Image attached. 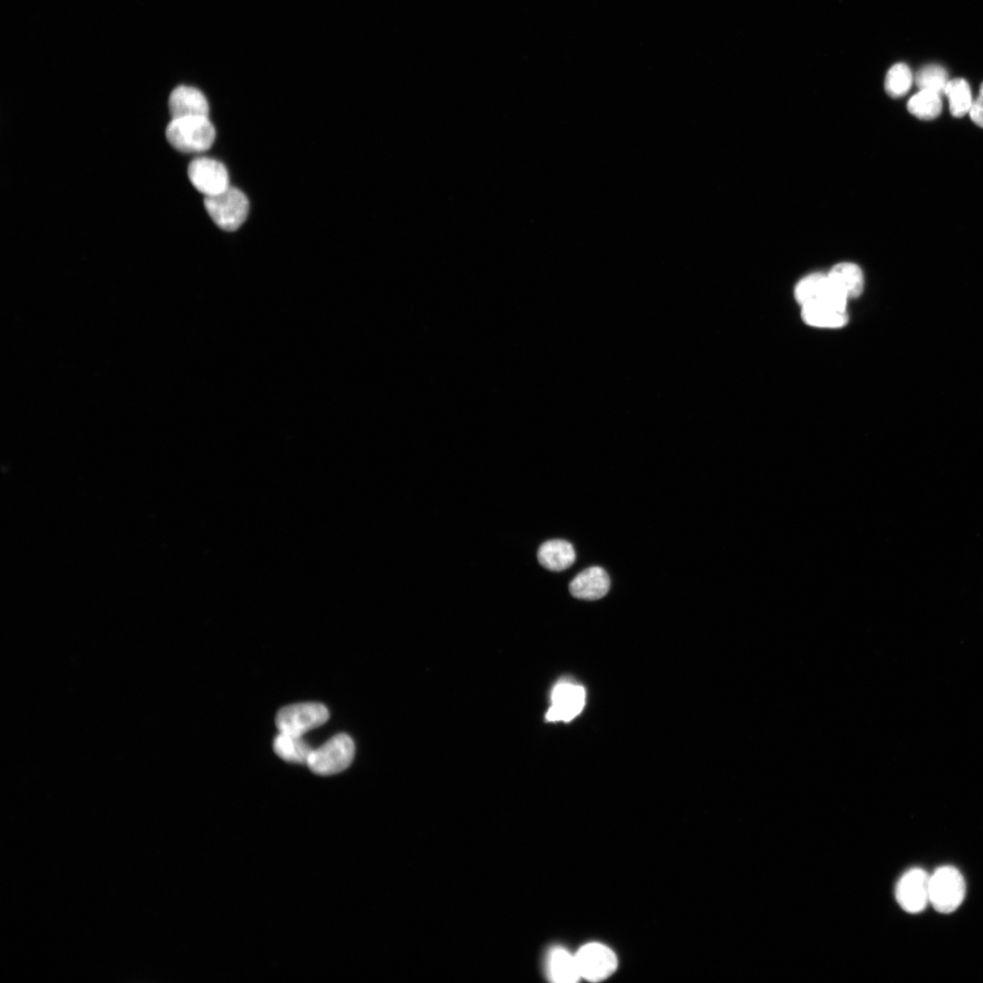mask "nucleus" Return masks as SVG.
I'll return each mask as SVG.
<instances>
[{"mask_svg": "<svg viewBox=\"0 0 983 983\" xmlns=\"http://www.w3.org/2000/svg\"><path fill=\"white\" fill-rule=\"evenodd\" d=\"M204 206L214 223L226 231L237 230L243 224L249 207L246 195L231 186L219 194L205 197Z\"/></svg>", "mask_w": 983, "mask_h": 983, "instance_id": "nucleus-3", "label": "nucleus"}, {"mask_svg": "<svg viewBox=\"0 0 983 983\" xmlns=\"http://www.w3.org/2000/svg\"><path fill=\"white\" fill-rule=\"evenodd\" d=\"M171 118L208 117L209 106L204 94L188 86L175 87L168 97Z\"/></svg>", "mask_w": 983, "mask_h": 983, "instance_id": "nucleus-11", "label": "nucleus"}, {"mask_svg": "<svg viewBox=\"0 0 983 983\" xmlns=\"http://www.w3.org/2000/svg\"><path fill=\"white\" fill-rule=\"evenodd\" d=\"M187 176L195 188L205 197L219 194L229 187L227 167L214 158L200 157L193 159L188 165Z\"/></svg>", "mask_w": 983, "mask_h": 983, "instance_id": "nucleus-9", "label": "nucleus"}, {"mask_svg": "<svg viewBox=\"0 0 983 983\" xmlns=\"http://www.w3.org/2000/svg\"><path fill=\"white\" fill-rule=\"evenodd\" d=\"M944 94L948 98L949 111L953 117H962L969 113L973 99L969 85L965 79L948 80Z\"/></svg>", "mask_w": 983, "mask_h": 983, "instance_id": "nucleus-18", "label": "nucleus"}, {"mask_svg": "<svg viewBox=\"0 0 983 983\" xmlns=\"http://www.w3.org/2000/svg\"><path fill=\"white\" fill-rule=\"evenodd\" d=\"M915 81L919 89L931 90L942 95L948 78L946 69L941 66L927 65L918 70Z\"/></svg>", "mask_w": 983, "mask_h": 983, "instance_id": "nucleus-21", "label": "nucleus"}, {"mask_svg": "<svg viewBox=\"0 0 983 983\" xmlns=\"http://www.w3.org/2000/svg\"><path fill=\"white\" fill-rule=\"evenodd\" d=\"M537 557L544 568L560 572L573 564L576 554L571 542L555 539L544 542L538 550Z\"/></svg>", "mask_w": 983, "mask_h": 983, "instance_id": "nucleus-15", "label": "nucleus"}, {"mask_svg": "<svg viewBox=\"0 0 983 983\" xmlns=\"http://www.w3.org/2000/svg\"><path fill=\"white\" fill-rule=\"evenodd\" d=\"M795 297L802 306L810 301H827L846 306L847 297L828 275L814 273L802 279L795 289Z\"/></svg>", "mask_w": 983, "mask_h": 983, "instance_id": "nucleus-10", "label": "nucleus"}, {"mask_svg": "<svg viewBox=\"0 0 983 983\" xmlns=\"http://www.w3.org/2000/svg\"><path fill=\"white\" fill-rule=\"evenodd\" d=\"M611 581L606 571L599 566L589 567L579 573L570 583L573 596L593 601L603 597L610 589Z\"/></svg>", "mask_w": 983, "mask_h": 983, "instance_id": "nucleus-12", "label": "nucleus"}, {"mask_svg": "<svg viewBox=\"0 0 983 983\" xmlns=\"http://www.w3.org/2000/svg\"><path fill=\"white\" fill-rule=\"evenodd\" d=\"M838 289L849 298L858 297L864 289V277L860 268L850 262L835 265L827 274Z\"/></svg>", "mask_w": 983, "mask_h": 983, "instance_id": "nucleus-16", "label": "nucleus"}, {"mask_svg": "<svg viewBox=\"0 0 983 983\" xmlns=\"http://www.w3.org/2000/svg\"><path fill=\"white\" fill-rule=\"evenodd\" d=\"M546 976L556 983H574L581 978L575 954L563 948H552L546 957Z\"/></svg>", "mask_w": 983, "mask_h": 983, "instance_id": "nucleus-14", "label": "nucleus"}, {"mask_svg": "<svg viewBox=\"0 0 983 983\" xmlns=\"http://www.w3.org/2000/svg\"><path fill=\"white\" fill-rule=\"evenodd\" d=\"M913 76L909 67L904 63L891 66L885 78V89L888 96L900 97L911 87Z\"/></svg>", "mask_w": 983, "mask_h": 983, "instance_id": "nucleus-20", "label": "nucleus"}, {"mask_svg": "<svg viewBox=\"0 0 983 983\" xmlns=\"http://www.w3.org/2000/svg\"><path fill=\"white\" fill-rule=\"evenodd\" d=\"M552 704L545 718L548 722H570L583 710L585 703L584 688L570 680H561L552 688Z\"/></svg>", "mask_w": 983, "mask_h": 983, "instance_id": "nucleus-8", "label": "nucleus"}, {"mask_svg": "<svg viewBox=\"0 0 983 983\" xmlns=\"http://www.w3.org/2000/svg\"><path fill=\"white\" fill-rule=\"evenodd\" d=\"M167 142L182 153H200L211 147L216 130L208 117L171 118L166 128Z\"/></svg>", "mask_w": 983, "mask_h": 983, "instance_id": "nucleus-1", "label": "nucleus"}, {"mask_svg": "<svg viewBox=\"0 0 983 983\" xmlns=\"http://www.w3.org/2000/svg\"><path fill=\"white\" fill-rule=\"evenodd\" d=\"M329 719V711L319 703H299L282 707L277 714L279 732L301 736Z\"/></svg>", "mask_w": 983, "mask_h": 983, "instance_id": "nucleus-5", "label": "nucleus"}, {"mask_svg": "<svg viewBox=\"0 0 983 983\" xmlns=\"http://www.w3.org/2000/svg\"><path fill=\"white\" fill-rule=\"evenodd\" d=\"M965 895V879L955 866H943L929 875V904L937 912H954L963 902Z\"/></svg>", "mask_w": 983, "mask_h": 983, "instance_id": "nucleus-2", "label": "nucleus"}, {"mask_svg": "<svg viewBox=\"0 0 983 983\" xmlns=\"http://www.w3.org/2000/svg\"><path fill=\"white\" fill-rule=\"evenodd\" d=\"M968 114L971 120L977 126L983 128V83L980 86L978 97L973 100V104Z\"/></svg>", "mask_w": 983, "mask_h": 983, "instance_id": "nucleus-22", "label": "nucleus"}, {"mask_svg": "<svg viewBox=\"0 0 983 983\" xmlns=\"http://www.w3.org/2000/svg\"><path fill=\"white\" fill-rule=\"evenodd\" d=\"M581 978L602 981L610 977L617 968L613 951L597 942L583 946L575 954Z\"/></svg>", "mask_w": 983, "mask_h": 983, "instance_id": "nucleus-7", "label": "nucleus"}, {"mask_svg": "<svg viewBox=\"0 0 983 983\" xmlns=\"http://www.w3.org/2000/svg\"><path fill=\"white\" fill-rule=\"evenodd\" d=\"M274 752L284 761L295 764H306L311 754V747L301 736L279 732L273 741Z\"/></svg>", "mask_w": 983, "mask_h": 983, "instance_id": "nucleus-17", "label": "nucleus"}, {"mask_svg": "<svg viewBox=\"0 0 983 983\" xmlns=\"http://www.w3.org/2000/svg\"><path fill=\"white\" fill-rule=\"evenodd\" d=\"M940 96V94L931 90L920 89L908 100L907 110L919 119H934L942 111Z\"/></svg>", "mask_w": 983, "mask_h": 983, "instance_id": "nucleus-19", "label": "nucleus"}, {"mask_svg": "<svg viewBox=\"0 0 983 983\" xmlns=\"http://www.w3.org/2000/svg\"><path fill=\"white\" fill-rule=\"evenodd\" d=\"M354 752L352 739L346 734H339L312 750L307 765L313 773L320 775L338 774L349 767Z\"/></svg>", "mask_w": 983, "mask_h": 983, "instance_id": "nucleus-4", "label": "nucleus"}, {"mask_svg": "<svg viewBox=\"0 0 983 983\" xmlns=\"http://www.w3.org/2000/svg\"><path fill=\"white\" fill-rule=\"evenodd\" d=\"M896 899L910 914L923 911L929 904V875L920 867L905 872L897 883Z\"/></svg>", "mask_w": 983, "mask_h": 983, "instance_id": "nucleus-6", "label": "nucleus"}, {"mask_svg": "<svg viewBox=\"0 0 983 983\" xmlns=\"http://www.w3.org/2000/svg\"><path fill=\"white\" fill-rule=\"evenodd\" d=\"M804 321L818 328H840L846 324V306L827 301H810L802 305Z\"/></svg>", "mask_w": 983, "mask_h": 983, "instance_id": "nucleus-13", "label": "nucleus"}]
</instances>
